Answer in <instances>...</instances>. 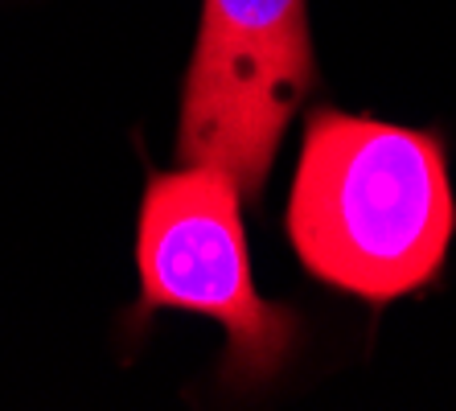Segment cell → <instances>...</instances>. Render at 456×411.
I'll list each match as a JSON object with an SVG mask.
<instances>
[{
  "mask_svg": "<svg viewBox=\"0 0 456 411\" xmlns=\"http://www.w3.org/2000/svg\"><path fill=\"white\" fill-rule=\"evenodd\" d=\"M288 239L308 275L370 305L436 284L456 239L444 136L317 111L288 198Z\"/></svg>",
  "mask_w": 456,
  "mask_h": 411,
  "instance_id": "cell-1",
  "label": "cell"
},
{
  "mask_svg": "<svg viewBox=\"0 0 456 411\" xmlns=\"http://www.w3.org/2000/svg\"><path fill=\"white\" fill-rule=\"evenodd\" d=\"M140 313L190 308L223 321L226 382L259 387L284 366L297 316L255 292L239 185L223 169L157 173L144 190L136 234Z\"/></svg>",
  "mask_w": 456,
  "mask_h": 411,
  "instance_id": "cell-2",
  "label": "cell"
},
{
  "mask_svg": "<svg viewBox=\"0 0 456 411\" xmlns=\"http://www.w3.org/2000/svg\"><path fill=\"white\" fill-rule=\"evenodd\" d=\"M308 86L305 0H206L181 103V160L223 169L255 201Z\"/></svg>",
  "mask_w": 456,
  "mask_h": 411,
  "instance_id": "cell-3",
  "label": "cell"
}]
</instances>
